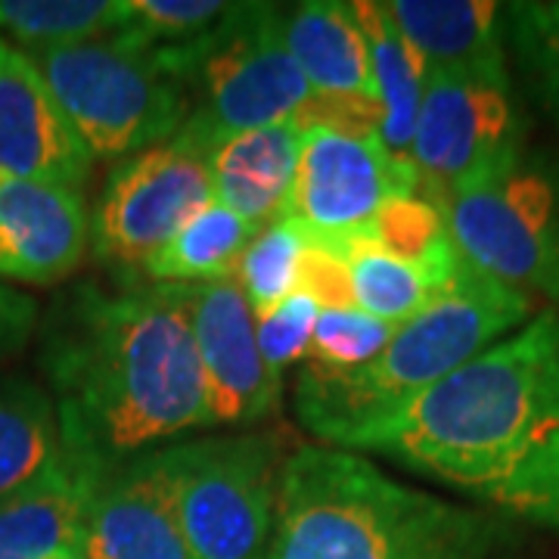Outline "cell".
<instances>
[{
	"instance_id": "obj_1",
	"label": "cell",
	"mask_w": 559,
	"mask_h": 559,
	"mask_svg": "<svg viewBox=\"0 0 559 559\" xmlns=\"http://www.w3.org/2000/svg\"><path fill=\"white\" fill-rule=\"evenodd\" d=\"M197 286L131 280L75 283L40 323L62 448L112 466L209 426L193 342Z\"/></svg>"
},
{
	"instance_id": "obj_2",
	"label": "cell",
	"mask_w": 559,
	"mask_h": 559,
	"mask_svg": "<svg viewBox=\"0 0 559 559\" xmlns=\"http://www.w3.org/2000/svg\"><path fill=\"white\" fill-rule=\"evenodd\" d=\"M348 451L385 454L559 535V311L532 314Z\"/></svg>"
},
{
	"instance_id": "obj_3",
	"label": "cell",
	"mask_w": 559,
	"mask_h": 559,
	"mask_svg": "<svg viewBox=\"0 0 559 559\" xmlns=\"http://www.w3.org/2000/svg\"><path fill=\"white\" fill-rule=\"evenodd\" d=\"M516 525L385 476L355 451L308 444L283 460L259 559H522Z\"/></svg>"
},
{
	"instance_id": "obj_4",
	"label": "cell",
	"mask_w": 559,
	"mask_h": 559,
	"mask_svg": "<svg viewBox=\"0 0 559 559\" xmlns=\"http://www.w3.org/2000/svg\"><path fill=\"white\" fill-rule=\"evenodd\" d=\"M535 301L466 264L460 277L404 320L380 355L355 370L305 360L296 382V417L326 448L352 441L392 419L432 385L532 320Z\"/></svg>"
},
{
	"instance_id": "obj_5",
	"label": "cell",
	"mask_w": 559,
	"mask_h": 559,
	"mask_svg": "<svg viewBox=\"0 0 559 559\" xmlns=\"http://www.w3.org/2000/svg\"><path fill=\"white\" fill-rule=\"evenodd\" d=\"M94 159H128L175 138L190 84L162 53L124 38L25 50Z\"/></svg>"
},
{
	"instance_id": "obj_6",
	"label": "cell",
	"mask_w": 559,
	"mask_h": 559,
	"mask_svg": "<svg viewBox=\"0 0 559 559\" xmlns=\"http://www.w3.org/2000/svg\"><path fill=\"white\" fill-rule=\"evenodd\" d=\"M283 28L286 13L274 3H237L193 69L190 116L178 134L209 153L221 138L299 119L314 91Z\"/></svg>"
},
{
	"instance_id": "obj_7",
	"label": "cell",
	"mask_w": 559,
	"mask_h": 559,
	"mask_svg": "<svg viewBox=\"0 0 559 559\" xmlns=\"http://www.w3.org/2000/svg\"><path fill=\"white\" fill-rule=\"evenodd\" d=\"M193 559H259L274 528L283 469L271 436H212L159 448Z\"/></svg>"
},
{
	"instance_id": "obj_8",
	"label": "cell",
	"mask_w": 559,
	"mask_h": 559,
	"mask_svg": "<svg viewBox=\"0 0 559 559\" xmlns=\"http://www.w3.org/2000/svg\"><path fill=\"white\" fill-rule=\"evenodd\" d=\"M466 264L559 311V187L525 153L444 202Z\"/></svg>"
},
{
	"instance_id": "obj_9",
	"label": "cell",
	"mask_w": 559,
	"mask_h": 559,
	"mask_svg": "<svg viewBox=\"0 0 559 559\" xmlns=\"http://www.w3.org/2000/svg\"><path fill=\"white\" fill-rule=\"evenodd\" d=\"M205 156L200 143L175 134L109 171L91 215V249L119 283L143 277L146 261L215 202Z\"/></svg>"
},
{
	"instance_id": "obj_10",
	"label": "cell",
	"mask_w": 559,
	"mask_h": 559,
	"mask_svg": "<svg viewBox=\"0 0 559 559\" xmlns=\"http://www.w3.org/2000/svg\"><path fill=\"white\" fill-rule=\"evenodd\" d=\"M522 134L510 75L429 72L411 150L419 197L444 209L460 190L522 156Z\"/></svg>"
},
{
	"instance_id": "obj_11",
	"label": "cell",
	"mask_w": 559,
	"mask_h": 559,
	"mask_svg": "<svg viewBox=\"0 0 559 559\" xmlns=\"http://www.w3.org/2000/svg\"><path fill=\"white\" fill-rule=\"evenodd\" d=\"M414 193V165L395 159L380 134L305 124L286 218L318 237H360L389 202Z\"/></svg>"
},
{
	"instance_id": "obj_12",
	"label": "cell",
	"mask_w": 559,
	"mask_h": 559,
	"mask_svg": "<svg viewBox=\"0 0 559 559\" xmlns=\"http://www.w3.org/2000/svg\"><path fill=\"white\" fill-rule=\"evenodd\" d=\"M193 342L209 426H252L277 411L283 377L261 355L252 308L234 277L197 286Z\"/></svg>"
},
{
	"instance_id": "obj_13",
	"label": "cell",
	"mask_w": 559,
	"mask_h": 559,
	"mask_svg": "<svg viewBox=\"0 0 559 559\" xmlns=\"http://www.w3.org/2000/svg\"><path fill=\"white\" fill-rule=\"evenodd\" d=\"M286 47L299 62L314 97L301 112L305 124H333L345 131L377 134L380 97L373 81L370 47L352 3L308 0L286 13Z\"/></svg>"
},
{
	"instance_id": "obj_14",
	"label": "cell",
	"mask_w": 559,
	"mask_h": 559,
	"mask_svg": "<svg viewBox=\"0 0 559 559\" xmlns=\"http://www.w3.org/2000/svg\"><path fill=\"white\" fill-rule=\"evenodd\" d=\"M81 559H193L159 448L103 466L91 488Z\"/></svg>"
},
{
	"instance_id": "obj_15",
	"label": "cell",
	"mask_w": 559,
	"mask_h": 559,
	"mask_svg": "<svg viewBox=\"0 0 559 559\" xmlns=\"http://www.w3.org/2000/svg\"><path fill=\"white\" fill-rule=\"evenodd\" d=\"M94 156L69 124L35 62L0 38V171L79 190Z\"/></svg>"
},
{
	"instance_id": "obj_16",
	"label": "cell",
	"mask_w": 559,
	"mask_h": 559,
	"mask_svg": "<svg viewBox=\"0 0 559 559\" xmlns=\"http://www.w3.org/2000/svg\"><path fill=\"white\" fill-rule=\"evenodd\" d=\"M91 246V215L79 190L0 171V277L62 283Z\"/></svg>"
},
{
	"instance_id": "obj_17",
	"label": "cell",
	"mask_w": 559,
	"mask_h": 559,
	"mask_svg": "<svg viewBox=\"0 0 559 559\" xmlns=\"http://www.w3.org/2000/svg\"><path fill=\"white\" fill-rule=\"evenodd\" d=\"M385 10L429 72L510 75L503 7L488 0H385Z\"/></svg>"
},
{
	"instance_id": "obj_18",
	"label": "cell",
	"mask_w": 559,
	"mask_h": 559,
	"mask_svg": "<svg viewBox=\"0 0 559 559\" xmlns=\"http://www.w3.org/2000/svg\"><path fill=\"white\" fill-rule=\"evenodd\" d=\"M299 150V121H280L215 140L205 156L215 202L255 224L259 230L286 218L296 187Z\"/></svg>"
},
{
	"instance_id": "obj_19",
	"label": "cell",
	"mask_w": 559,
	"mask_h": 559,
	"mask_svg": "<svg viewBox=\"0 0 559 559\" xmlns=\"http://www.w3.org/2000/svg\"><path fill=\"white\" fill-rule=\"evenodd\" d=\"M97 466L62 454L44 476L0 500V559L79 557Z\"/></svg>"
},
{
	"instance_id": "obj_20",
	"label": "cell",
	"mask_w": 559,
	"mask_h": 559,
	"mask_svg": "<svg viewBox=\"0 0 559 559\" xmlns=\"http://www.w3.org/2000/svg\"><path fill=\"white\" fill-rule=\"evenodd\" d=\"M352 7L370 47V62H373V81H377V97H380L377 134L395 159L411 162L419 103H423V87H426V66L417 57V50L401 38V32L385 10V0H355Z\"/></svg>"
},
{
	"instance_id": "obj_21",
	"label": "cell",
	"mask_w": 559,
	"mask_h": 559,
	"mask_svg": "<svg viewBox=\"0 0 559 559\" xmlns=\"http://www.w3.org/2000/svg\"><path fill=\"white\" fill-rule=\"evenodd\" d=\"M62 454L53 399L25 377L0 380V500L44 476Z\"/></svg>"
},
{
	"instance_id": "obj_22",
	"label": "cell",
	"mask_w": 559,
	"mask_h": 559,
	"mask_svg": "<svg viewBox=\"0 0 559 559\" xmlns=\"http://www.w3.org/2000/svg\"><path fill=\"white\" fill-rule=\"evenodd\" d=\"M259 237V227L237 212L212 202L193 221H187L143 267V280L153 283H215L237 274L246 246Z\"/></svg>"
},
{
	"instance_id": "obj_23",
	"label": "cell",
	"mask_w": 559,
	"mask_h": 559,
	"mask_svg": "<svg viewBox=\"0 0 559 559\" xmlns=\"http://www.w3.org/2000/svg\"><path fill=\"white\" fill-rule=\"evenodd\" d=\"M318 237V234H314ZM348 261L355 308L370 318L401 326L404 320L419 314L429 301L441 296L448 286L429 277L423 267L401 261L360 237H320Z\"/></svg>"
},
{
	"instance_id": "obj_24",
	"label": "cell",
	"mask_w": 559,
	"mask_h": 559,
	"mask_svg": "<svg viewBox=\"0 0 559 559\" xmlns=\"http://www.w3.org/2000/svg\"><path fill=\"white\" fill-rule=\"evenodd\" d=\"M131 0H0V38L20 50L106 38L124 28Z\"/></svg>"
},
{
	"instance_id": "obj_25",
	"label": "cell",
	"mask_w": 559,
	"mask_h": 559,
	"mask_svg": "<svg viewBox=\"0 0 559 559\" xmlns=\"http://www.w3.org/2000/svg\"><path fill=\"white\" fill-rule=\"evenodd\" d=\"M360 240H367L395 259L417 264L441 286H451L466 267V261L448 234V221L441 215V209L423 200L419 193L389 202L380 215L367 224Z\"/></svg>"
},
{
	"instance_id": "obj_26",
	"label": "cell",
	"mask_w": 559,
	"mask_h": 559,
	"mask_svg": "<svg viewBox=\"0 0 559 559\" xmlns=\"http://www.w3.org/2000/svg\"><path fill=\"white\" fill-rule=\"evenodd\" d=\"M308 249V227L296 218H280L259 230L246 246L234 280L242 286L252 318L274 311L280 301L299 293L301 259Z\"/></svg>"
},
{
	"instance_id": "obj_27",
	"label": "cell",
	"mask_w": 559,
	"mask_h": 559,
	"mask_svg": "<svg viewBox=\"0 0 559 559\" xmlns=\"http://www.w3.org/2000/svg\"><path fill=\"white\" fill-rule=\"evenodd\" d=\"M507 38L538 103L559 128V3L525 0L503 13Z\"/></svg>"
},
{
	"instance_id": "obj_28",
	"label": "cell",
	"mask_w": 559,
	"mask_h": 559,
	"mask_svg": "<svg viewBox=\"0 0 559 559\" xmlns=\"http://www.w3.org/2000/svg\"><path fill=\"white\" fill-rule=\"evenodd\" d=\"M395 323L370 318L360 308H336L320 311L311 345H308V364L330 367V370H355L360 364L373 360L395 336Z\"/></svg>"
},
{
	"instance_id": "obj_29",
	"label": "cell",
	"mask_w": 559,
	"mask_h": 559,
	"mask_svg": "<svg viewBox=\"0 0 559 559\" xmlns=\"http://www.w3.org/2000/svg\"><path fill=\"white\" fill-rule=\"evenodd\" d=\"M318 301L305 293H293L289 299H283L267 314L255 318V340L267 367L283 377V370L296 360L308 358V345L311 333L318 323Z\"/></svg>"
},
{
	"instance_id": "obj_30",
	"label": "cell",
	"mask_w": 559,
	"mask_h": 559,
	"mask_svg": "<svg viewBox=\"0 0 559 559\" xmlns=\"http://www.w3.org/2000/svg\"><path fill=\"white\" fill-rule=\"evenodd\" d=\"M299 293L318 301L320 311L355 308L348 261L330 242L314 237L311 230H308V249H305V259H301Z\"/></svg>"
},
{
	"instance_id": "obj_31",
	"label": "cell",
	"mask_w": 559,
	"mask_h": 559,
	"mask_svg": "<svg viewBox=\"0 0 559 559\" xmlns=\"http://www.w3.org/2000/svg\"><path fill=\"white\" fill-rule=\"evenodd\" d=\"M38 326V301L0 280V360L16 355Z\"/></svg>"
},
{
	"instance_id": "obj_32",
	"label": "cell",
	"mask_w": 559,
	"mask_h": 559,
	"mask_svg": "<svg viewBox=\"0 0 559 559\" xmlns=\"http://www.w3.org/2000/svg\"><path fill=\"white\" fill-rule=\"evenodd\" d=\"M60 559H81V557H60Z\"/></svg>"
}]
</instances>
